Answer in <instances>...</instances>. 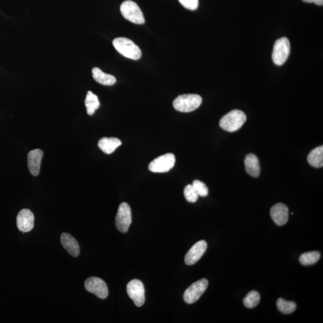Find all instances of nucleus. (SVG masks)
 I'll return each mask as SVG.
<instances>
[{"instance_id":"24","label":"nucleus","mask_w":323,"mask_h":323,"mask_svg":"<svg viewBox=\"0 0 323 323\" xmlns=\"http://www.w3.org/2000/svg\"><path fill=\"white\" fill-rule=\"evenodd\" d=\"M192 185L193 186L198 196L206 197L208 194V188L203 182L200 180H194Z\"/></svg>"},{"instance_id":"5","label":"nucleus","mask_w":323,"mask_h":323,"mask_svg":"<svg viewBox=\"0 0 323 323\" xmlns=\"http://www.w3.org/2000/svg\"><path fill=\"white\" fill-rule=\"evenodd\" d=\"M290 53V44L288 39L282 38L276 42L274 46L272 60L276 66H281L287 60Z\"/></svg>"},{"instance_id":"16","label":"nucleus","mask_w":323,"mask_h":323,"mask_svg":"<svg viewBox=\"0 0 323 323\" xmlns=\"http://www.w3.org/2000/svg\"><path fill=\"white\" fill-rule=\"evenodd\" d=\"M244 164L246 172L254 178H258L260 175V166L259 160L254 154L246 155Z\"/></svg>"},{"instance_id":"4","label":"nucleus","mask_w":323,"mask_h":323,"mask_svg":"<svg viewBox=\"0 0 323 323\" xmlns=\"http://www.w3.org/2000/svg\"><path fill=\"white\" fill-rule=\"evenodd\" d=\"M120 12L123 16L130 22L136 24L145 22L144 15L139 6L132 1L124 2L120 6Z\"/></svg>"},{"instance_id":"12","label":"nucleus","mask_w":323,"mask_h":323,"mask_svg":"<svg viewBox=\"0 0 323 323\" xmlns=\"http://www.w3.org/2000/svg\"><path fill=\"white\" fill-rule=\"evenodd\" d=\"M207 248V243L204 240H200L192 246L186 254L184 261L188 265H193L199 261L205 254Z\"/></svg>"},{"instance_id":"13","label":"nucleus","mask_w":323,"mask_h":323,"mask_svg":"<svg viewBox=\"0 0 323 323\" xmlns=\"http://www.w3.org/2000/svg\"><path fill=\"white\" fill-rule=\"evenodd\" d=\"M270 215L273 221L279 226L287 223L288 219V208L284 204L278 203L270 209Z\"/></svg>"},{"instance_id":"11","label":"nucleus","mask_w":323,"mask_h":323,"mask_svg":"<svg viewBox=\"0 0 323 323\" xmlns=\"http://www.w3.org/2000/svg\"><path fill=\"white\" fill-rule=\"evenodd\" d=\"M16 224L18 230L22 232H28L34 226V216L28 209H23L17 216Z\"/></svg>"},{"instance_id":"23","label":"nucleus","mask_w":323,"mask_h":323,"mask_svg":"<svg viewBox=\"0 0 323 323\" xmlns=\"http://www.w3.org/2000/svg\"><path fill=\"white\" fill-rule=\"evenodd\" d=\"M260 300V294L256 291H252L244 298L243 303L248 308L252 309L257 306Z\"/></svg>"},{"instance_id":"26","label":"nucleus","mask_w":323,"mask_h":323,"mask_svg":"<svg viewBox=\"0 0 323 323\" xmlns=\"http://www.w3.org/2000/svg\"><path fill=\"white\" fill-rule=\"evenodd\" d=\"M181 4L186 8L190 10H195L199 5V0H179Z\"/></svg>"},{"instance_id":"22","label":"nucleus","mask_w":323,"mask_h":323,"mask_svg":"<svg viewBox=\"0 0 323 323\" xmlns=\"http://www.w3.org/2000/svg\"><path fill=\"white\" fill-rule=\"evenodd\" d=\"M320 258V254L318 252H304L300 258V264L304 266H308L315 264Z\"/></svg>"},{"instance_id":"8","label":"nucleus","mask_w":323,"mask_h":323,"mask_svg":"<svg viewBox=\"0 0 323 323\" xmlns=\"http://www.w3.org/2000/svg\"><path fill=\"white\" fill-rule=\"evenodd\" d=\"M208 286V280L205 278L193 283L184 292V298L186 302L192 304L196 302L206 292Z\"/></svg>"},{"instance_id":"6","label":"nucleus","mask_w":323,"mask_h":323,"mask_svg":"<svg viewBox=\"0 0 323 323\" xmlns=\"http://www.w3.org/2000/svg\"><path fill=\"white\" fill-rule=\"evenodd\" d=\"M132 223V214L130 206L126 202H123L118 206V211L116 217V226L122 233H126L129 230Z\"/></svg>"},{"instance_id":"19","label":"nucleus","mask_w":323,"mask_h":323,"mask_svg":"<svg viewBox=\"0 0 323 323\" xmlns=\"http://www.w3.org/2000/svg\"><path fill=\"white\" fill-rule=\"evenodd\" d=\"M308 162L313 167L322 168L323 166V146H320L310 152L307 158Z\"/></svg>"},{"instance_id":"3","label":"nucleus","mask_w":323,"mask_h":323,"mask_svg":"<svg viewBox=\"0 0 323 323\" xmlns=\"http://www.w3.org/2000/svg\"><path fill=\"white\" fill-rule=\"evenodd\" d=\"M202 102V98L197 94H184L176 98L173 106L178 112H188L196 110Z\"/></svg>"},{"instance_id":"10","label":"nucleus","mask_w":323,"mask_h":323,"mask_svg":"<svg viewBox=\"0 0 323 323\" xmlns=\"http://www.w3.org/2000/svg\"><path fill=\"white\" fill-rule=\"evenodd\" d=\"M84 287L88 292L104 300L108 295V289L106 283L98 277H90L84 282Z\"/></svg>"},{"instance_id":"1","label":"nucleus","mask_w":323,"mask_h":323,"mask_svg":"<svg viewBox=\"0 0 323 323\" xmlns=\"http://www.w3.org/2000/svg\"><path fill=\"white\" fill-rule=\"evenodd\" d=\"M246 120L244 112L239 110H234L221 118L219 126L228 132H234L239 130L245 124Z\"/></svg>"},{"instance_id":"21","label":"nucleus","mask_w":323,"mask_h":323,"mask_svg":"<svg viewBox=\"0 0 323 323\" xmlns=\"http://www.w3.org/2000/svg\"><path fill=\"white\" fill-rule=\"evenodd\" d=\"M277 308L284 314H290L296 309V304L294 302L288 301L280 298L276 302Z\"/></svg>"},{"instance_id":"15","label":"nucleus","mask_w":323,"mask_h":323,"mask_svg":"<svg viewBox=\"0 0 323 323\" xmlns=\"http://www.w3.org/2000/svg\"><path fill=\"white\" fill-rule=\"evenodd\" d=\"M60 242L63 248L72 257H78L80 254V246L77 240L71 234L63 233L60 236Z\"/></svg>"},{"instance_id":"20","label":"nucleus","mask_w":323,"mask_h":323,"mask_svg":"<svg viewBox=\"0 0 323 323\" xmlns=\"http://www.w3.org/2000/svg\"><path fill=\"white\" fill-rule=\"evenodd\" d=\"M85 106H86L88 114L93 115L100 106L98 98L91 91H88L85 100Z\"/></svg>"},{"instance_id":"2","label":"nucleus","mask_w":323,"mask_h":323,"mask_svg":"<svg viewBox=\"0 0 323 323\" xmlns=\"http://www.w3.org/2000/svg\"><path fill=\"white\" fill-rule=\"evenodd\" d=\"M112 44L118 53L128 58L138 60L142 57V53L140 48L128 38H115L112 42Z\"/></svg>"},{"instance_id":"25","label":"nucleus","mask_w":323,"mask_h":323,"mask_svg":"<svg viewBox=\"0 0 323 323\" xmlns=\"http://www.w3.org/2000/svg\"><path fill=\"white\" fill-rule=\"evenodd\" d=\"M184 194L186 199L190 202L194 203L196 202L198 199V194L194 190L192 185L188 184L185 188Z\"/></svg>"},{"instance_id":"7","label":"nucleus","mask_w":323,"mask_h":323,"mask_svg":"<svg viewBox=\"0 0 323 323\" xmlns=\"http://www.w3.org/2000/svg\"><path fill=\"white\" fill-rule=\"evenodd\" d=\"M175 163L174 154H167L152 161L148 164V170L153 172H166L172 168Z\"/></svg>"},{"instance_id":"27","label":"nucleus","mask_w":323,"mask_h":323,"mask_svg":"<svg viewBox=\"0 0 323 323\" xmlns=\"http://www.w3.org/2000/svg\"><path fill=\"white\" fill-rule=\"evenodd\" d=\"M304 2L309 3H315L318 6L323 5V0H303Z\"/></svg>"},{"instance_id":"17","label":"nucleus","mask_w":323,"mask_h":323,"mask_svg":"<svg viewBox=\"0 0 323 323\" xmlns=\"http://www.w3.org/2000/svg\"><path fill=\"white\" fill-rule=\"evenodd\" d=\"M122 144L120 140L114 137L108 138L103 137L98 142V147L104 153L110 154L114 153L116 149L120 147Z\"/></svg>"},{"instance_id":"18","label":"nucleus","mask_w":323,"mask_h":323,"mask_svg":"<svg viewBox=\"0 0 323 323\" xmlns=\"http://www.w3.org/2000/svg\"><path fill=\"white\" fill-rule=\"evenodd\" d=\"M92 76L94 80L98 83L105 85V86H112L116 82V79L114 76L106 74L97 67L92 69Z\"/></svg>"},{"instance_id":"14","label":"nucleus","mask_w":323,"mask_h":323,"mask_svg":"<svg viewBox=\"0 0 323 323\" xmlns=\"http://www.w3.org/2000/svg\"><path fill=\"white\" fill-rule=\"evenodd\" d=\"M42 156L44 152L40 149H36L29 152L28 166L30 173L34 176H38L39 174Z\"/></svg>"},{"instance_id":"9","label":"nucleus","mask_w":323,"mask_h":323,"mask_svg":"<svg viewBox=\"0 0 323 323\" xmlns=\"http://www.w3.org/2000/svg\"><path fill=\"white\" fill-rule=\"evenodd\" d=\"M127 294L136 306H142L145 302V290L142 282L133 280L127 285Z\"/></svg>"}]
</instances>
